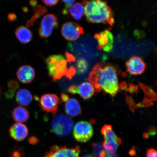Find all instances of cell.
<instances>
[{"label": "cell", "instance_id": "obj_13", "mask_svg": "<svg viewBox=\"0 0 157 157\" xmlns=\"http://www.w3.org/2000/svg\"><path fill=\"white\" fill-rule=\"evenodd\" d=\"M68 91L72 94H79L80 97L86 100L93 97L95 91L93 86L87 82H83L79 86H71L68 88Z\"/></svg>", "mask_w": 157, "mask_h": 157}, {"label": "cell", "instance_id": "obj_15", "mask_svg": "<svg viewBox=\"0 0 157 157\" xmlns=\"http://www.w3.org/2000/svg\"><path fill=\"white\" fill-rule=\"evenodd\" d=\"M17 75V78L21 83L29 84L34 80L35 77V72L32 67L24 65L18 69Z\"/></svg>", "mask_w": 157, "mask_h": 157}, {"label": "cell", "instance_id": "obj_11", "mask_svg": "<svg viewBox=\"0 0 157 157\" xmlns=\"http://www.w3.org/2000/svg\"><path fill=\"white\" fill-rule=\"evenodd\" d=\"M59 98L54 94H46L42 96L40 100V107L43 110L52 113L54 116L57 111Z\"/></svg>", "mask_w": 157, "mask_h": 157}, {"label": "cell", "instance_id": "obj_28", "mask_svg": "<svg viewBox=\"0 0 157 157\" xmlns=\"http://www.w3.org/2000/svg\"><path fill=\"white\" fill-rule=\"evenodd\" d=\"M59 1V0H42L43 3L48 6H52L56 5Z\"/></svg>", "mask_w": 157, "mask_h": 157}, {"label": "cell", "instance_id": "obj_27", "mask_svg": "<svg viewBox=\"0 0 157 157\" xmlns=\"http://www.w3.org/2000/svg\"><path fill=\"white\" fill-rule=\"evenodd\" d=\"M62 1L64 3L65 5V8L63 12L64 14L65 15L68 8L73 5L74 2L75 0H62Z\"/></svg>", "mask_w": 157, "mask_h": 157}, {"label": "cell", "instance_id": "obj_7", "mask_svg": "<svg viewBox=\"0 0 157 157\" xmlns=\"http://www.w3.org/2000/svg\"><path fill=\"white\" fill-rule=\"evenodd\" d=\"M94 38L97 41V49L110 52L113 50V36L110 29H106L101 32L97 33L94 35Z\"/></svg>", "mask_w": 157, "mask_h": 157}, {"label": "cell", "instance_id": "obj_2", "mask_svg": "<svg viewBox=\"0 0 157 157\" xmlns=\"http://www.w3.org/2000/svg\"><path fill=\"white\" fill-rule=\"evenodd\" d=\"M86 19L89 23H103L113 26L115 19L112 10L103 0H83Z\"/></svg>", "mask_w": 157, "mask_h": 157}, {"label": "cell", "instance_id": "obj_9", "mask_svg": "<svg viewBox=\"0 0 157 157\" xmlns=\"http://www.w3.org/2000/svg\"><path fill=\"white\" fill-rule=\"evenodd\" d=\"M58 26V20L56 16L53 14H47L41 21L39 34L42 38H48L52 35L53 29Z\"/></svg>", "mask_w": 157, "mask_h": 157}, {"label": "cell", "instance_id": "obj_8", "mask_svg": "<svg viewBox=\"0 0 157 157\" xmlns=\"http://www.w3.org/2000/svg\"><path fill=\"white\" fill-rule=\"evenodd\" d=\"M61 33L66 40L74 41L79 38L80 35L83 34L84 31L83 27L77 23L68 22L62 25Z\"/></svg>", "mask_w": 157, "mask_h": 157}, {"label": "cell", "instance_id": "obj_14", "mask_svg": "<svg viewBox=\"0 0 157 157\" xmlns=\"http://www.w3.org/2000/svg\"><path fill=\"white\" fill-rule=\"evenodd\" d=\"M10 136L14 140L23 141L28 134V129L24 124L21 123H17L13 124L9 130Z\"/></svg>", "mask_w": 157, "mask_h": 157}, {"label": "cell", "instance_id": "obj_29", "mask_svg": "<svg viewBox=\"0 0 157 157\" xmlns=\"http://www.w3.org/2000/svg\"><path fill=\"white\" fill-rule=\"evenodd\" d=\"M99 157H119L116 153L109 154L105 151V150L100 155Z\"/></svg>", "mask_w": 157, "mask_h": 157}, {"label": "cell", "instance_id": "obj_5", "mask_svg": "<svg viewBox=\"0 0 157 157\" xmlns=\"http://www.w3.org/2000/svg\"><path fill=\"white\" fill-rule=\"evenodd\" d=\"M101 132L104 137L103 145L105 151L109 154L115 153L122 143L121 139L117 136L110 125H104Z\"/></svg>", "mask_w": 157, "mask_h": 157}, {"label": "cell", "instance_id": "obj_26", "mask_svg": "<svg viewBox=\"0 0 157 157\" xmlns=\"http://www.w3.org/2000/svg\"><path fill=\"white\" fill-rule=\"evenodd\" d=\"M146 157H157V151L154 148H149L146 152Z\"/></svg>", "mask_w": 157, "mask_h": 157}, {"label": "cell", "instance_id": "obj_3", "mask_svg": "<svg viewBox=\"0 0 157 157\" xmlns=\"http://www.w3.org/2000/svg\"><path fill=\"white\" fill-rule=\"evenodd\" d=\"M67 60L61 55H52L47 58L46 63L49 75L54 81L63 76L71 78L75 74V68H67Z\"/></svg>", "mask_w": 157, "mask_h": 157}, {"label": "cell", "instance_id": "obj_31", "mask_svg": "<svg viewBox=\"0 0 157 157\" xmlns=\"http://www.w3.org/2000/svg\"><path fill=\"white\" fill-rule=\"evenodd\" d=\"M38 139L36 137L32 136L29 137V142L31 144L34 145L38 142Z\"/></svg>", "mask_w": 157, "mask_h": 157}, {"label": "cell", "instance_id": "obj_20", "mask_svg": "<svg viewBox=\"0 0 157 157\" xmlns=\"http://www.w3.org/2000/svg\"><path fill=\"white\" fill-rule=\"evenodd\" d=\"M13 117L16 122L18 123L25 122L29 119V113L26 109L18 106L13 110Z\"/></svg>", "mask_w": 157, "mask_h": 157}, {"label": "cell", "instance_id": "obj_33", "mask_svg": "<svg viewBox=\"0 0 157 157\" xmlns=\"http://www.w3.org/2000/svg\"><path fill=\"white\" fill-rule=\"evenodd\" d=\"M15 92L11 90H9V91H7L6 93V96L8 98H12L14 95V93Z\"/></svg>", "mask_w": 157, "mask_h": 157}, {"label": "cell", "instance_id": "obj_16", "mask_svg": "<svg viewBox=\"0 0 157 157\" xmlns=\"http://www.w3.org/2000/svg\"><path fill=\"white\" fill-rule=\"evenodd\" d=\"M65 104V111L67 114L71 117H75L81 114L82 109L77 100L74 98L69 99Z\"/></svg>", "mask_w": 157, "mask_h": 157}, {"label": "cell", "instance_id": "obj_21", "mask_svg": "<svg viewBox=\"0 0 157 157\" xmlns=\"http://www.w3.org/2000/svg\"><path fill=\"white\" fill-rule=\"evenodd\" d=\"M34 10L35 14L30 20L27 21V27H30L34 23L35 21L40 16L44 14L47 11V9L44 7L40 6H34Z\"/></svg>", "mask_w": 157, "mask_h": 157}, {"label": "cell", "instance_id": "obj_4", "mask_svg": "<svg viewBox=\"0 0 157 157\" xmlns=\"http://www.w3.org/2000/svg\"><path fill=\"white\" fill-rule=\"evenodd\" d=\"M74 123L69 117L63 113L56 115L53 119L51 128L53 133L60 137H66L71 133Z\"/></svg>", "mask_w": 157, "mask_h": 157}, {"label": "cell", "instance_id": "obj_35", "mask_svg": "<svg viewBox=\"0 0 157 157\" xmlns=\"http://www.w3.org/2000/svg\"><path fill=\"white\" fill-rule=\"evenodd\" d=\"M2 88L1 87V86H0V97H1L2 94Z\"/></svg>", "mask_w": 157, "mask_h": 157}, {"label": "cell", "instance_id": "obj_1", "mask_svg": "<svg viewBox=\"0 0 157 157\" xmlns=\"http://www.w3.org/2000/svg\"><path fill=\"white\" fill-rule=\"evenodd\" d=\"M88 79L97 93L103 90L113 97L119 91L117 70L113 65L103 62L98 63L92 69Z\"/></svg>", "mask_w": 157, "mask_h": 157}, {"label": "cell", "instance_id": "obj_24", "mask_svg": "<svg viewBox=\"0 0 157 157\" xmlns=\"http://www.w3.org/2000/svg\"><path fill=\"white\" fill-rule=\"evenodd\" d=\"M24 155L22 149L16 146L10 152V157H23Z\"/></svg>", "mask_w": 157, "mask_h": 157}, {"label": "cell", "instance_id": "obj_12", "mask_svg": "<svg viewBox=\"0 0 157 157\" xmlns=\"http://www.w3.org/2000/svg\"><path fill=\"white\" fill-rule=\"evenodd\" d=\"M127 71L133 75L142 74L146 70V64L140 57L133 56L126 63Z\"/></svg>", "mask_w": 157, "mask_h": 157}, {"label": "cell", "instance_id": "obj_22", "mask_svg": "<svg viewBox=\"0 0 157 157\" xmlns=\"http://www.w3.org/2000/svg\"><path fill=\"white\" fill-rule=\"evenodd\" d=\"M92 146L94 156L99 157L100 155L104 151L103 144L100 143H92Z\"/></svg>", "mask_w": 157, "mask_h": 157}, {"label": "cell", "instance_id": "obj_10", "mask_svg": "<svg viewBox=\"0 0 157 157\" xmlns=\"http://www.w3.org/2000/svg\"><path fill=\"white\" fill-rule=\"evenodd\" d=\"M80 152L78 146L68 148L66 146H54L46 153L45 157H78Z\"/></svg>", "mask_w": 157, "mask_h": 157}, {"label": "cell", "instance_id": "obj_6", "mask_svg": "<svg viewBox=\"0 0 157 157\" xmlns=\"http://www.w3.org/2000/svg\"><path fill=\"white\" fill-rule=\"evenodd\" d=\"M94 130L91 124L81 121L76 124L73 130L74 137L78 142L86 143L93 137Z\"/></svg>", "mask_w": 157, "mask_h": 157}, {"label": "cell", "instance_id": "obj_30", "mask_svg": "<svg viewBox=\"0 0 157 157\" xmlns=\"http://www.w3.org/2000/svg\"><path fill=\"white\" fill-rule=\"evenodd\" d=\"M17 18V17L16 15L13 13H10L7 16L8 20L9 22H13V21H15Z\"/></svg>", "mask_w": 157, "mask_h": 157}, {"label": "cell", "instance_id": "obj_25", "mask_svg": "<svg viewBox=\"0 0 157 157\" xmlns=\"http://www.w3.org/2000/svg\"><path fill=\"white\" fill-rule=\"evenodd\" d=\"M8 85L10 90L14 92L17 91L19 87L18 82L16 80H11L9 81Z\"/></svg>", "mask_w": 157, "mask_h": 157}, {"label": "cell", "instance_id": "obj_34", "mask_svg": "<svg viewBox=\"0 0 157 157\" xmlns=\"http://www.w3.org/2000/svg\"><path fill=\"white\" fill-rule=\"evenodd\" d=\"M82 157H93L91 155L87 154H86V155H84L82 156Z\"/></svg>", "mask_w": 157, "mask_h": 157}, {"label": "cell", "instance_id": "obj_19", "mask_svg": "<svg viewBox=\"0 0 157 157\" xmlns=\"http://www.w3.org/2000/svg\"><path fill=\"white\" fill-rule=\"evenodd\" d=\"M69 13L71 16L76 21H79L84 15V7L82 3H76L68 8L65 14L67 15Z\"/></svg>", "mask_w": 157, "mask_h": 157}, {"label": "cell", "instance_id": "obj_32", "mask_svg": "<svg viewBox=\"0 0 157 157\" xmlns=\"http://www.w3.org/2000/svg\"><path fill=\"white\" fill-rule=\"evenodd\" d=\"M61 99L63 101L66 102L67 101V100L69 99L68 96L67 94L62 93L61 95Z\"/></svg>", "mask_w": 157, "mask_h": 157}, {"label": "cell", "instance_id": "obj_18", "mask_svg": "<svg viewBox=\"0 0 157 157\" xmlns=\"http://www.w3.org/2000/svg\"><path fill=\"white\" fill-rule=\"evenodd\" d=\"M33 100V96L29 90L25 89L19 90L16 95V101L18 105L26 106L30 104Z\"/></svg>", "mask_w": 157, "mask_h": 157}, {"label": "cell", "instance_id": "obj_17", "mask_svg": "<svg viewBox=\"0 0 157 157\" xmlns=\"http://www.w3.org/2000/svg\"><path fill=\"white\" fill-rule=\"evenodd\" d=\"M15 34L18 40L22 44H27L32 40L33 34L31 31L23 25L16 29Z\"/></svg>", "mask_w": 157, "mask_h": 157}, {"label": "cell", "instance_id": "obj_23", "mask_svg": "<svg viewBox=\"0 0 157 157\" xmlns=\"http://www.w3.org/2000/svg\"><path fill=\"white\" fill-rule=\"evenodd\" d=\"M88 64L84 59H80L77 62V68L78 73H82L85 72L87 69Z\"/></svg>", "mask_w": 157, "mask_h": 157}]
</instances>
